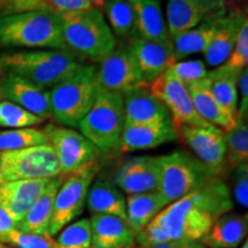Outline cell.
<instances>
[{
  "mask_svg": "<svg viewBox=\"0 0 248 248\" xmlns=\"http://www.w3.org/2000/svg\"><path fill=\"white\" fill-rule=\"evenodd\" d=\"M175 76L181 80L185 86L191 83L206 78L208 75L206 64L201 60L178 61L171 66Z\"/></svg>",
  "mask_w": 248,
  "mask_h": 248,
  "instance_id": "39",
  "label": "cell"
},
{
  "mask_svg": "<svg viewBox=\"0 0 248 248\" xmlns=\"http://www.w3.org/2000/svg\"><path fill=\"white\" fill-rule=\"evenodd\" d=\"M247 229V214L226 213L216 219L200 243L207 248H235L246 239Z\"/></svg>",
  "mask_w": 248,
  "mask_h": 248,
  "instance_id": "25",
  "label": "cell"
},
{
  "mask_svg": "<svg viewBox=\"0 0 248 248\" xmlns=\"http://www.w3.org/2000/svg\"><path fill=\"white\" fill-rule=\"evenodd\" d=\"M148 89L168 109L170 120L176 130L187 125L212 126L197 113L187 88L175 76L171 67L156 77Z\"/></svg>",
  "mask_w": 248,
  "mask_h": 248,
  "instance_id": "11",
  "label": "cell"
},
{
  "mask_svg": "<svg viewBox=\"0 0 248 248\" xmlns=\"http://www.w3.org/2000/svg\"><path fill=\"white\" fill-rule=\"evenodd\" d=\"M238 97L240 102L238 104V110L235 119L247 120L248 111V68H244L238 77Z\"/></svg>",
  "mask_w": 248,
  "mask_h": 248,
  "instance_id": "43",
  "label": "cell"
},
{
  "mask_svg": "<svg viewBox=\"0 0 248 248\" xmlns=\"http://www.w3.org/2000/svg\"><path fill=\"white\" fill-rule=\"evenodd\" d=\"M176 248H207L200 241L187 240V241H179L176 244Z\"/></svg>",
  "mask_w": 248,
  "mask_h": 248,
  "instance_id": "45",
  "label": "cell"
},
{
  "mask_svg": "<svg viewBox=\"0 0 248 248\" xmlns=\"http://www.w3.org/2000/svg\"><path fill=\"white\" fill-rule=\"evenodd\" d=\"M82 59L68 49H33L0 55L5 71L49 90L82 66Z\"/></svg>",
  "mask_w": 248,
  "mask_h": 248,
  "instance_id": "3",
  "label": "cell"
},
{
  "mask_svg": "<svg viewBox=\"0 0 248 248\" xmlns=\"http://www.w3.org/2000/svg\"><path fill=\"white\" fill-rule=\"evenodd\" d=\"M5 69L2 66L1 61H0V100L2 99V82H4V76H5Z\"/></svg>",
  "mask_w": 248,
  "mask_h": 248,
  "instance_id": "46",
  "label": "cell"
},
{
  "mask_svg": "<svg viewBox=\"0 0 248 248\" xmlns=\"http://www.w3.org/2000/svg\"><path fill=\"white\" fill-rule=\"evenodd\" d=\"M136 244H131V245H126V246H121V247H115V248H136Z\"/></svg>",
  "mask_w": 248,
  "mask_h": 248,
  "instance_id": "49",
  "label": "cell"
},
{
  "mask_svg": "<svg viewBox=\"0 0 248 248\" xmlns=\"http://www.w3.org/2000/svg\"><path fill=\"white\" fill-rule=\"evenodd\" d=\"M113 183L128 195L159 191V156L139 155L126 159L117 168Z\"/></svg>",
  "mask_w": 248,
  "mask_h": 248,
  "instance_id": "15",
  "label": "cell"
},
{
  "mask_svg": "<svg viewBox=\"0 0 248 248\" xmlns=\"http://www.w3.org/2000/svg\"><path fill=\"white\" fill-rule=\"evenodd\" d=\"M226 153L225 166L235 168L248 162V125L247 120L235 119V124L224 132Z\"/></svg>",
  "mask_w": 248,
  "mask_h": 248,
  "instance_id": "31",
  "label": "cell"
},
{
  "mask_svg": "<svg viewBox=\"0 0 248 248\" xmlns=\"http://www.w3.org/2000/svg\"><path fill=\"white\" fill-rule=\"evenodd\" d=\"M159 192L167 204L200 190L208 183L219 178L193 154L186 151H175L159 156Z\"/></svg>",
  "mask_w": 248,
  "mask_h": 248,
  "instance_id": "6",
  "label": "cell"
},
{
  "mask_svg": "<svg viewBox=\"0 0 248 248\" xmlns=\"http://www.w3.org/2000/svg\"><path fill=\"white\" fill-rule=\"evenodd\" d=\"M43 122L44 120L29 113L13 102L7 100L0 101V128H33Z\"/></svg>",
  "mask_w": 248,
  "mask_h": 248,
  "instance_id": "35",
  "label": "cell"
},
{
  "mask_svg": "<svg viewBox=\"0 0 248 248\" xmlns=\"http://www.w3.org/2000/svg\"><path fill=\"white\" fill-rule=\"evenodd\" d=\"M2 98L40 117L52 119L48 90L6 71L2 82Z\"/></svg>",
  "mask_w": 248,
  "mask_h": 248,
  "instance_id": "17",
  "label": "cell"
},
{
  "mask_svg": "<svg viewBox=\"0 0 248 248\" xmlns=\"http://www.w3.org/2000/svg\"><path fill=\"white\" fill-rule=\"evenodd\" d=\"M178 138L193 152L200 162L221 178L225 169L226 144L224 131L216 126H182Z\"/></svg>",
  "mask_w": 248,
  "mask_h": 248,
  "instance_id": "13",
  "label": "cell"
},
{
  "mask_svg": "<svg viewBox=\"0 0 248 248\" xmlns=\"http://www.w3.org/2000/svg\"><path fill=\"white\" fill-rule=\"evenodd\" d=\"M64 178H66V175H60L51 178L47 187L32 204V207L28 210L23 218L17 223L15 229L27 232V233L48 235L49 223H51L52 215H53L55 195H57V192Z\"/></svg>",
  "mask_w": 248,
  "mask_h": 248,
  "instance_id": "23",
  "label": "cell"
},
{
  "mask_svg": "<svg viewBox=\"0 0 248 248\" xmlns=\"http://www.w3.org/2000/svg\"><path fill=\"white\" fill-rule=\"evenodd\" d=\"M193 106L199 116L210 125L228 131L235 124V116L229 113L214 97L208 78H202L186 85Z\"/></svg>",
  "mask_w": 248,
  "mask_h": 248,
  "instance_id": "21",
  "label": "cell"
},
{
  "mask_svg": "<svg viewBox=\"0 0 248 248\" xmlns=\"http://www.w3.org/2000/svg\"><path fill=\"white\" fill-rule=\"evenodd\" d=\"M77 128L101 153L115 150L124 128L123 95L99 89L91 109Z\"/></svg>",
  "mask_w": 248,
  "mask_h": 248,
  "instance_id": "7",
  "label": "cell"
},
{
  "mask_svg": "<svg viewBox=\"0 0 248 248\" xmlns=\"http://www.w3.org/2000/svg\"><path fill=\"white\" fill-rule=\"evenodd\" d=\"M135 241H137L139 246L142 247L157 246V245L171 243L164 229L154 218L139 233L136 234Z\"/></svg>",
  "mask_w": 248,
  "mask_h": 248,
  "instance_id": "40",
  "label": "cell"
},
{
  "mask_svg": "<svg viewBox=\"0 0 248 248\" xmlns=\"http://www.w3.org/2000/svg\"><path fill=\"white\" fill-rule=\"evenodd\" d=\"M233 197L244 208L248 206V163L240 164L234 168Z\"/></svg>",
  "mask_w": 248,
  "mask_h": 248,
  "instance_id": "42",
  "label": "cell"
},
{
  "mask_svg": "<svg viewBox=\"0 0 248 248\" xmlns=\"http://www.w3.org/2000/svg\"><path fill=\"white\" fill-rule=\"evenodd\" d=\"M125 221L135 235L139 233L164 207L168 206L159 191L129 194L125 197Z\"/></svg>",
  "mask_w": 248,
  "mask_h": 248,
  "instance_id": "28",
  "label": "cell"
},
{
  "mask_svg": "<svg viewBox=\"0 0 248 248\" xmlns=\"http://www.w3.org/2000/svg\"><path fill=\"white\" fill-rule=\"evenodd\" d=\"M123 105L124 126L171 121L168 109L152 94L148 86L135 89L123 94Z\"/></svg>",
  "mask_w": 248,
  "mask_h": 248,
  "instance_id": "20",
  "label": "cell"
},
{
  "mask_svg": "<svg viewBox=\"0 0 248 248\" xmlns=\"http://www.w3.org/2000/svg\"><path fill=\"white\" fill-rule=\"evenodd\" d=\"M4 181L49 179L62 175L60 164L49 144L0 153Z\"/></svg>",
  "mask_w": 248,
  "mask_h": 248,
  "instance_id": "9",
  "label": "cell"
},
{
  "mask_svg": "<svg viewBox=\"0 0 248 248\" xmlns=\"http://www.w3.org/2000/svg\"><path fill=\"white\" fill-rule=\"evenodd\" d=\"M225 14V0H169L166 24L170 40L186 30Z\"/></svg>",
  "mask_w": 248,
  "mask_h": 248,
  "instance_id": "14",
  "label": "cell"
},
{
  "mask_svg": "<svg viewBox=\"0 0 248 248\" xmlns=\"http://www.w3.org/2000/svg\"><path fill=\"white\" fill-rule=\"evenodd\" d=\"M104 6L107 23L114 36L120 38L132 36L135 29V14L128 0H107Z\"/></svg>",
  "mask_w": 248,
  "mask_h": 248,
  "instance_id": "32",
  "label": "cell"
},
{
  "mask_svg": "<svg viewBox=\"0 0 248 248\" xmlns=\"http://www.w3.org/2000/svg\"><path fill=\"white\" fill-rule=\"evenodd\" d=\"M157 1H160V0H157Z\"/></svg>",
  "mask_w": 248,
  "mask_h": 248,
  "instance_id": "52",
  "label": "cell"
},
{
  "mask_svg": "<svg viewBox=\"0 0 248 248\" xmlns=\"http://www.w3.org/2000/svg\"><path fill=\"white\" fill-rule=\"evenodd\" d=\"M0 243L13 245L17 248H58L54 239L49 235L27 233L17 229L0 234Z\"/></svg>",
  "mask_w": 248,
  "mask_h": 248,
  "instance_id": "36",
  "label": "cell"
},
{
  "mask_svg": "<svg viewBox=\"0 0 248 248\" xmlns=\"http://www.w3.org/2000/svg\"><path fill=\"white\" fill-rule=\"evenodd\" d=\"M54 241L58 248H92L90 219L82 218L64 226Z\"/></svg>",
  "mask_w": 248,
  "mask_h": 248,
  "instance_id": "34",
  "label": "cell"
},
{
  "mask_svg": "<svg viewBox=\"0 0 248 248\" xmlns=\"http://www.w3.org/2000/svg\"><path fill=\"white\" fill-rule=\"evenodd\" d=\"M48 144L44 130L33 128L11 129L0 131V153Z\"/></svg>",
  "mask_w": 248,
  "mask_h": 248,
  "instance_id": "33",
  "label": "cell"
},
{
  "mask_svg": "<svg viewBox=\"0 0 248 248\" xmlns=\"http://www.w3.org/2000/svg\"><path fill=\"white\" fill-rule=\"evenodd\" d=\"M224 66L229 69L240 73L248 64V20L244 21L243 26L238 33L237 40L231 54L226 59Z\"/></svg>",
  "mask_w": 248,
  "mask_h": 248,
  "instance_id": "37",
  "label": "cell"
},
{
  "mask_svg": "<svg viewBox=\"0 0 248 248\" xmlns=\"http://www.w3.org/2000/svg\"><path fill=\"white\" fill-rule=\"evenodd\" d=\"M98 171L99 164L94 162L84 169L66 176L55 195L48 235L53 238L83 213L90 186Z\"/></svg>",
  "mask_w": 248,
  "mask_h": 248,
  "instance_id": "8",
  "label": "cell"
},
{
  "mask_svg": "<svg viewBox=\"0 0 248 248\" xmlns=\"http://www.w3.org/2000/svg\"><path fill=\"white\" fill-rule=\"evenodd\" d=\"M46 7L53 13L63 15L82 13L93 8H101L106 0H44Z\"/></svg>",
  "mask_w": 248,
  "mask_h": 248,
  "instance_id": "38",
  "label": "cell"
},
{
  "mask_svg": "<svg viewBox=\"0 0 248 248\" xmlns=\"http://www.w3.org/2000/svg\"><path fill=\"white\" fill-rule=\"evenodd\" d=\"M178 139L177 130L171 121L163 123L133 124L124 126L115 150L120 153L155 148Z\"/></svg>",
  "mask_w": 248,
  "mask_h": 248,
  "instance_id": "18",
  "label": "cell"
},
{
  "mask_svg": "<svg viewBox=\"0 0 248 248\" xmlns=\"http://www.w3.org/2000/svg\"><path fill=\"white\" fill-rule=\"evenodd\" d=\"M49 179H20L0 184V203L15 225L47 187Z\"/></svg>",
  "mask_w": 248,
  "mask_h": 248,
  "instance_id": "19",
  "label": "cell"
},
{
  "mask_svg": "<svg viewBox=\"0 0 248 248\" xmlns=\"http://www.w3.org/2000/svg\"><path fill=\"white\" fill-rule=\"evenodd\" d=\"M48 9L44 0H0V16Z\"/></svg>",
  "mask_w": 248,
  "mask_h": 248,
  "instance_id": "41",
  "label": "cell"
},
{
  "mask_svg": "<svg viewBox=\"0 0 248 248\" xmlns=\"http://www.w3.org/2000/svg\"><path fill=\"white\" fill-rule=\"evenodd\" d=\"M61 17L66 48L80 59L100 62L116 47V37L100 8Z\"/></svg>",
  "mask_w": 248,
  "mask_h": 248,
  "instance_id": "5",
  "label": "cell"
},
{
  "mask_svg": "<svg viewBox=\"0 0 248 248\" xmlns=\"http://www.w3.org/2000/svg\"><path fill=\"white\" fill-rule=\"evenodd\" d=\"M99 89L123 95L132 90L148 86L142 79L129 45L115 47L97 69Z\"/></svg>",
  "mask_w": 248,
  "mask_h": 248,
  "instance_id": "12",
  "label": "cell"
},
{
  "mask_svg": "<svg viewBox=\"0 0 248 248\" xmlns=\"http://www.w3.org/2000/svg\"><path fill=\"white\" fill-rule=\"evenodd\" d=\"M129 47L137 62L142 79L148 86L175 63L171 40L162 42L132 37Z\"/></svg>",
  "mask_w": 248,
  "mask_h": 248,
  "instance_id": "16",
  "label": "cell"
},
{
  "mask_svg": "<svg viewBox=\"0 0 248 248\" xmlns=\"http://www.w3.org/2000/svg\"><path fill=\"white\" fill-rule=\"evenodd\" d=\"M5 183L4 181V172H2V163H1V159H0V184Z\"/></svg>",
  "mask_w": 248,
  "mask_h": 248,
  "instance_id": "48",
  "label": "cell"
},
{
  "mask_svg": "<svg viewBox=\"0 0 248 248\" xmlns=\"http://www.w3.org/2000/svg\"><path fill=\"white\" fill-rule=\"evenodd\" d=\"M239 74L226 68L224 64H221L215 70L208 71L207 75L214 97L233 116H237L238 104H239V97H238Z\"/></svg>",
  "mask_w": 248,
  "mask_h": 248,
  "instance_id": "30",
  "label": "cell"
},
{
  "mask_svg": "<svg viewBox=\"0 0 248 248\" xmlns=\"http://www.w3.org/2000/svg\"><path fill=\"white\" fill-rule=\"evenodd\" d=\"M92 248H115L136 244L135 233L125 219L113 215L93 214L90 218Z\"/></svg>",
  "mask_w": 248,
  "mask_h": 248,
  "instance_id": "22",
  "label": "cell"
},
{
  "mask_svg": "<svg viewBox=\"0 0 248 248\" xmlns=\"http://www.w3.org/2000/svg\"><path fill=\"white\" fill-rule=\"evenodd\" d=\"M97 68L83 63L75 73L48 90L52 119L59 125L77 128L97 97Z\"/></svg>",
  "mask_w": 248,
  "mask_h": 248,
  "instance_id": "4",
  "label": "cell"
},
{
  "mask_svg": "<svg viewBox=\"0 0 248 248\" xmlns=\"http://www.w3.org/2000/svg\"><path fill=\"white\" fill-rule=\"evenodd\" d=\"M15 223L13 219L11 218V216L8 215V213L6 212L4 207L0 203V234L7 233L11 230L15 229Z\"/></svg>",
  "mask_w": 248,
  "mask_h": 248,
  "instance_id": "44",
  "label": "cell"
},
{
  "mask_svg": "<svg viewBox=\"0 0 248 248\" xmlns=\"http://www.w3.org/2000/svg\"><path fill=\"white\" fill-rule=\"evenodd\" d=\"M241 248H248V240L247 239H245V243L243 246H241Z\"/></svg>",
  "mask_w": 248,
  "mask_h": 248,
  "instance_id": "50",
  "label": "cell"
},
{
  "mask_svg": "<svg viewBox=\"0 0 248 248\" xmlns=\"http://www.w3.org/2000/svg\"><path fill=\"white\" fill-rule=\"evenodd\" d=\"M176 244L177 243H168V244H164V245H157V246H138L136 248H176Z\"/></svg>",
  "mask_w": 248,
  "mask_h": 248,
  "instance_id": "47",
  "label": "cell"
},
{
  "mask_svg": "<svg viewBox=\"0 0 248 248\" xmlns=\"http://www.w3.org/2000/svg\"><path fill=\"white\" fill-rule=\"evenodd\" d=\"M0 248H12V247H8V246H6V245H5V244L0 243Z\"/></svg>",
  "mask_w": 248,
  "mask_h": 248,
  "instance_id": "51",
  "label": "cell"
},
{
  "mask_svg": "<svg viewBox=\"0 0 248 248\" xmlns=\"http://www.w3.org/2000/svg\"><path fill=\"white\" fill-rule=\"evenodd\" d=\"M135 14L132 37L151 40H170L160 1L157 0H128Z\"/></svg>",
  "mask_w": 248,
  "mask_h": 248,
  "instance_id": "26",
  "label": "cell"
},
{
  "mask_svg": "<svg viewBox=\"0 0 248 248\" xmlns=\"http://www.w3.org/2000/svg\"><path fill=\"white\" fill-rule=\"evenodd\" d=\"M43 130L57 155L62 175H70L98 162L101 152L80 132L59 124H47Z\"/></svg>",
  "mask_w": 248,
  "mask_h": 248,
  "instance_id": "10",
  "label": "cell"
},
{
  "mask_svg": "<svg viewBox=\"0 0 248 248\" xmlns=\"http://www.w3.org/2000/svg\"><path fill=\"white\" fill-rule=\"evenodd\" d=\"M221 18L222 17L206 21L190 30L179 33L178 36L171 39L175 62L181 61L182 59L188 57V55L204 53L212 43Z\"/></svg>",
  "mask_w": 248,
  "mask_h": 248,
  "instance_id": "29",
  "label": "cell"
},
{
  "mask_svg": "<svg viewBox=\"0 0 248 248\" xmlns=\"http://www.w3.org/2000/svg\"><path fill=\"white\" fill-rule=\"evenodd\" d=\"M246 18V13L240 11L231 12L221 18L212 43L203 53L209 66H221L226 61L233 49L238 33Z\"/></svg>",
  "mask_w": 248,
  "mask_h": 248,
  "instance_id": "24",
  "label": "cell"
},
{
  "mask_svg": "<svg viewBox=\"0 0 248 248\" xmlns=\"http://www.w3.org/2000/svg\"><path fill=\"white\" fill-rule=\"evenodd\" d=\"M0 47L67 49L62 17L49 9L0 16Z\"/></svg>",
  "mask_w": 248,
  "mask_h": 248,
  "instance_id": "2",
  "label": "cell"
},
{
  "mask_svg": "<svg viewBox=\"0 0 248 248\" xmlns=\"http://www.w3.org/2000/svg\"><path fill=\"white\" fill-rule=\"evenodd\" d=\"M86 204L92 215L105 214L123 219L126 217V201L123 192L114 183L104 179H98L90 186Z\"/></svg>",
  "mask_w": 248,
  "mask_h": 248,
  "instance_id": "27",
  "label": "cell"
},
{
  "mask_svg": "<svg viewBox=\"0 0 248 248\" xmlns=\"http://www.w3.org/2000/svg\"><path fill=\"white\" fill-rule=\"evenodd\" d=\"M232 208L228 185L218 178L169 203L154 219L160 223L171 243L200 241L216 219Z\"/></svg>",
  "mask_w": 248,
  "mask_h": 248,
  "instance_id": "1",
  "label": "cell"
}]
</instances>
